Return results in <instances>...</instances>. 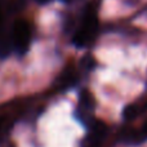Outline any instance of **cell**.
Returning a JSON list of instances; mask_svg holds the SVG:
<instances>
[{"label":"cell","instance_id":"cell-1","mask_svg":"<svg viewBox=\"0 0 147 147\" xmlns=\"http://www.w3.org/2000/svg\"><path fill=\"white\" fill-rule=\"evenodd\" d=\"M97 30H98V18H97L94 9H89L84 16L83 22H81L79 30L74 35V44L78 48L86 47L96 38Z\"/></svg>","mask_w":147,"mask_h":147},{"label":"cell","instance_id":"cell-2","mask_svg":"<svg viewBox=\"0 0 147 147\" xmlns=\"http://www.w3.org/2000/svg\"><path fill=\"white\" fill-rule=\"evenodd\" d=\"M10 40H12L13 49L20 56H23V54L27 53L28 48H30V43H31V30L26 21L18 20L13 25Z\"/></svg>","mask_w":147,"mask_h":147},{"label":"cell","instance_id":"cell-3","mask_svg":"<svg viewBox=\"0 0 147 147\" xmlns=\"http://www.w3.org/2000/svg\"><path fill=\"white\" fill-rule=\"evenodd\" d=\"M94 105H96V101H94V97L90 92L86 90V89L80 92L78 110H76L75 115L85 127H89L94 120L93 116H92V112L94 110Z\"/></svg>","mask_w":147,"mask_h":147},{"label":"cell","instance_id":"cell-4","mask_svg":"<svg viewBox=\"0 0 147 147\" xmlns=\"http://www.w3.org/2000/svg\"><path fill=\"white\" fill-rule=\"evenodd\" d=\"M89 133L86 137V147H97L103 141L107 133V125L101 120H93L89 125Z\"/></svg>","mask_w":147,"mask_h":147},{"label":"cell","instance_id":"cell-5","mask_svg":"<svg viewBox=\"0 0 147 147\" xmlns=\"http://www.w3.org/2000/svg\"><path fill=\"white\" fill-rule=\"evenodd\" d=\"M78 83V72L74 69H66L58 78V88L59 89H67L71 88Z\"/></svg>","mask_w":147,"mask_h":147},{"label":"cell","instance_id":"cell-6","mask_svg":"<svg viewBox=\"0 0 147 147\" xmlns=\"http://www.w3.org/2000/svg\"><path fill=\"white\" fill-rule=\"evenodd\" d=\"M143 110H145V106H142V105L138 103V102L137 103L128 105V106H125L124 111H123V117H124L125 120H128V121H132V120H134Z\"/></svg>","mask_w":147,"mask_h":147},{"label":"cell","instance_id":"cell-7","mask_svg":"<svg viewBox=\"0 0 147 147\" xmlns=\"http://www.w3.org/2000/svg\"><path fill=\"white\" fill-rule=\"evenodd\" d=\"M83 66H84V69H86V70H92L94 67V59L89 56L85 57V58L83 59Z\"/></svg>","mask_w":147,"mask_h":147},{"label":"cell","instance_id":"cell-8","mask_svg":"<svg viewBox=\"0 0 147 147\" xmlns=\"http://www.w3.org/2000/svg\"><path fill=\"white\" fill-rule=\"evenodd\" d=\"M38 1H39V3H47L48 0H38Z\"/></svg>","mask_w":147,"mask_h":147},{"label":"cell","instance_id":"cell-9","mask_svg":"<svg viewBox=\"0 0 147 147\" xmlns=\"http://www.w3.org/2000/svg\"><path fill=\"white\" fill-rule=\"evenodd\" d=\"M0 23H1V12H0Z\"/></svg>","mask_w":147,"mask_h":147}]
</instances>
